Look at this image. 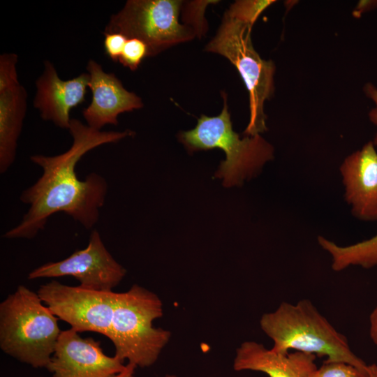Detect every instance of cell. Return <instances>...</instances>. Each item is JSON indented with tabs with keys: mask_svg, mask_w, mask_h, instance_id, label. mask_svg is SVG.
Masks as SVG:
<instances>
[{
	"mask_svg": "<svg viewBox=\"0 0 377 377\" xmlns=\"http://www.w3.org/2000/svg\"><path fill=\"white\" fill-rule=\"evenodd\" d=\"M182 3L179 0H128L111 15L103 33L140 39L149 47V57L154 56L195 36L191 27L179 22Z\"/></svg>",
	"mask_w": 377,
	"mask_h": 377,
	"instance_id": "obj_7",
	"label": "cell"
},
{
	"mask_svg": "<svg viewBox=\"0 0 377 377\" xmlns=\"http://www.w3.org/2000/svg\"><path fill=\"white\" fill-rule=\"evenodd\" d=\"M78 333L71 328L61 332L45 368L52 377H114L125 369L122 360L103 353L99 341Z\"/></svg>",
	"mask_w": 377,
	"mask_h": 377,
	"instance_id": "obj_10",
	"label": "cell"
},
{
	"mask_svg": "<svg viewBox=\"0 0 377 377\" xmlns=\"http://www.w3.org/2000/svg\"><path fill=\"white\" fill-rule=\"evenodd\" d=\"M216 117L202 114L195 127L179 134L180 141L188 151L218 148L226 154L221 162L216 178H223V186H240L246 179L256 177L263 165L274 156L273 146L260 134L240 138L232 129L227 98Z\"/></svg>",
	"mask_w": 377,
	"mask_h": 377,
	"instance_id": "obj_5",
	"label": "cell"
},
{
	"mask_svg": "<svg viewBox=\"0 0 377 377\" xmlns=\"http://www.w3.org/2000/svg\"><path fill=\"white\" fill-rule=\"evenodd\" d=\"M263 332L273 341L271 350H290L327 357L325 362H343L367 369L364 361L353 353L346 337L338 332L307 299L296 304L283 302L260 319Z\"/></svg>",
	"mask_w": 377,
	"mask_h": 377,
	"instance_id": "obj_2",
	"label": "cell"
},
{
	"mask_svg": "<svg viewBox=\"0 0 377 377\" xmlns=\"http://www.w3.org/2000/svg\"><path fill=\"white\" fill-rule=\"evenodd\" d=\"M309 377H369L367 369L343 362H323Z\"/></svg>",
	"mask_w": 377,
	"mask_h": 377,
	"instance_id": "obj_18",
	"label": "cell"
},
{
	"mask_svg": "<svg viewBox=\"0 0 377 377\" xmlns=\"http://www.w3.org/2000/svg\"><path fill=\"white\" fill-rule=\"evenodd\" d=\"M126 274L125 268L112 257L104 245L99 232L94 230L86 248L68 258L47 263L31 271L29 279L71 276L82 288L111 292Z\"/></svg>",
	"mask_w": 377,
	"mask_h": 377,
	"instance_id": "obj_9",
	"label": "cell"
},
{
	"mask_svg": "<svg viewBox=\"0 0 377 377\" xmlns=\"http://www.w3.org/2000/svg\"><path fill=\"white\" fill-rule=\"evenodd\" d=\"M216 1H195L186 3L184 9V18L192 26L195 36H200L206 31L207 24L204 17L206 6L209 3H215Z\"/></svg>",
	"mask_w": 377,
	"mask_h": 377,
	"instance_id": "obj_20",
	"label": "cell"
},
{
	"mask_svg": "<svg viewBox=\"0 0 377 377\" xmlns=\"http://www.w3.org/2000/svg\"><path fill=\"white\" fill-rule=\"evenodd\" d=\"M376 7H377V1H362L355 8V10L353 11V14L356 17H358L360 14H362V13Z\"/></svg>",
	"mask_w": 377,
	"mask_h": 377,
	"instance_id": "obj_24",
	"label": "cell"
},
{
	"mask_svg": "<svg viewBox=\"0 0 377 377\" xmlns=\"http://www.w3.org/2000/svg\"><path fill=\"white\" fill-rule=\"evenodd\" d=\"M163 303L154 293L138 284L116 293L108 339L114 355L140 368L153 365L171 337L169 330L153 326L162 317Z\"/></svg>",
	"mask_w": 377,
	"mask_h": 377,
	"instance_id": "obj_4",
	"label": "cell"
},
{
	"mask_svg": "<svg viewBox=\"0 0 377 377\" xmlns=\"http://www.w3.org/2000/svg\"><path fill=\"white\" fill-rule=\"evenodd\" d=\"M37 293L52 313L71 329L109 338L116 293L71 286L56 280L41 285Z\"/></svg>",
	"mask_w": 377,
	"mask_h": 377,
	"instance_id": "obj_8",
	"label": "cell"
},
{
	"mask_svg": "<svg viewBox=\"0 0 377 377\" xmlns=\"http://www.w3.org/2000/svg\"><path fill=\"white\" fill-rule=\"evenodd\" d=\"M274 0H242L232 4L226 11L230 16L253 27L259 15Z\"/></svg>",
	"mask_w": 377,
	"mask_h": 377,
	"instance_id": "obj_17",
	"label": "cell"
},
{
	"mask_svg": "<svg viewBox=\"0 0 377 377\" xmlns=\"http://www.w3.org/2000/svg\"><path fill=\"white\" fill-rule=\"evenodd\" d=\"M369 335L371 341L377 346V304L369 316Z\"/></svg>",
	"mask_w": 377,
	"mask_h": 377,
	"instance_id": "obj_23",
	"label": "cell"
},
{
	"mask_svg": "<svg viewBox=\"0 0 377 377\" xmlns=\"http://www.w3.org/2000/svg\"><path fill=\"white\" fill-rule=\"evenodd\" d=\"M320 246L332 258V269L340 272L350 266L364 269L377 267V234L355 244L340 246L323 236L317 238Z\"/></svg>",
	"mask_w": 377,
	"mask_h": 377,
	"instance_id": "obj_16",
	"label": "cell"
},
{
	"mask_svg": "<svg viewBox=\"0 0 377 377\" xmlns=\"http://www.w3.org/2000/svg\"><path fill=\"white\" fill-rule=\"evenodd\" d=\"M136 366L131 363H127L125 369L114 377H133Z\"/></svg>",
	"mask_w": 377,
	"mask_h": 377,
	"instance_id": "obj_25",
	"label": "cell"
},
{
	"mask_svg": "<svg viewBox=\"0 0 377 377\" xmlns=\"http://www.w3.org/2000/svg\"><path fill=\"white\" fill-rule=\"evenodd\" d=\"M366 96L374 103V107L369 112V118L371 123L377 126V88L372 83L368 82L364 87ZM373 143L377 149V132L374 138Z\"/></svg>",
	"mask_w": 377,
	"mask_h": 377,
	"instance_id": "obj_22",
	"label": "cell"
},
{
	"mask_svg": "<svg viewBox=\"0 0 377 377\" xmlns=\"http://www.w3.org/2000/svg\"><path fill=\"white\" fill-rule=\"evenodd\" d=\"M316 358L300 351L278 353L262 343L246 341L236 350L233 369L260 371L269 377H309L317 369Z\"/></svg>",
	"mask_w": 377,
	"mask_h": 377,
	"instance_id": "obj_15",
	"label": "cell"
},
{
	"mask_svg": "<svg viewBox=\"0 0 377 377\" xmlns=\"http://www.w3.org/2000/svg\"><path fill=\"white\" fill-rule=\"evenodd\" d=\"M103 46L105 54L114 62L119 61L127 38L119 33L104 34Z\"/></svg>",
	"mask_w": 377,
	"mask_h": 377,
	"instance_id": "obj_21",
	"label": "cell"
},
{
	"mask_svg": "<svg viewBox=\"0 0 377 377\" xmlns=\"http://www.w3.org/2000/svg\"><path fill=\"white\" fill-rule=\"evenodd\" d=\"M149 47L144 41L135 38H128L119 62L131 71H135L142 60L149 57Z\"/></svg>",
	"mask_w": 377,
	"mask_h": 377,
	"instance_id": "obj_19",
	"label": "cell"
},
{
	"mask_svg": "<svg viewBox=\"0 0 377 377\" xmlns=\"http://www.w3.org/2000/svg\"><path fill=\"white\" fill-rule=\"evenodd\" d=\"M68 131L73 138L71 147L65 152L47 156L36 154L30 160L43 169L40 177L20 195L29 206L20 223L7 231V239H32L43 230L54 214L64 212L91 229L98 222L103 206L108 184L103 177L91 172L79 179L75 167L88 151L105 144L115 143L131 137L135 132L101 131L71 119Z\"/></svg>",
	"mask_w": 377,
	"mask_h": 377,
	"instance_id": "obj_1",
	"label": "cell"
},
{
	"mask_svg": "<svg viewBox=\"0 0 377 377\" xmlns=\"http://www.w3.org/2000/svg\"><path fill=\"white\" fill-rule=\"evenodd\" d=\"M87 70L92 97L82 115L91 128L101 130L105 124L117 125L119 114L143 107L140 97L126 90L114 74L105 73L94 60H89Z\"/></svg>",
	"mask_w": 377,
	"mask_h": 377,
	"instance_id": "obj_13",
	"label": "cell"
},
{
	"mask_svg": "<svg viewBox=\"0 0 377 377\" xmlns=\"http://www.w3.org/2000/svg\"><path fill=\"white\" fill-rule=\"evenodd\" d=\"M90 75L83 73L68 80H61L54 66L44 61L42 75L36 81V93L34 106L41 118L51 121L57 126L68 129L71 110L84 101Z\"/></svg>",
	"mask_w": 377,
	"mask_h": 377,
	"instance_id": "obj_14",
	"label": "cell"
},
{
	"mask_svg": "<svg viewBox=\"0 0 377 377\" xmlns=\"http://www.w3.org/2000/svg\"><path fill=\"white\" fill-rule=\"evenodd\" d=\"M15 53L0 56V172L15 161L17 140L27 110V91L17 78Z\"/></svg>",
	"mask_w": 377,
	"mask_h": 377,
	"instance_id": "obj_11",
	"label": "cell"
},
{
	"mask_svg": "<svg viewBox=\"0 0 377 377\" xmlns=\"http://www.w3.org/2000/svg\"><path fill=\"white\" fill-rule=\"evenodd\" d=\"M339 171L352 215L362 221H377V149L373 142L347 156Z\"/></svg>",
	"mask_w": 377,
	"mask_h": 377,
	"instance_id": "obj_12",
	"label": "cell"
},
{
	"mask_svg": "<svg viewBox=\"0 0 377 377\" xmlns=\"http://www.w3.org/2000/svg\"><path fill=\"white\" fill-rule=\"evenodd\" d=\"M369 377H377V364L374 363L368 364L367 367Z\"/></svg>",
	"mask_w": 377,
	"mask_h": 377,
	"instance_id": "obj_26",
	"label": "cell"
},
{
	"mask_svg": "<svg viewBox=\"0 0 377 377\" xmlns=\"http://www.w3.org/2000/svg\"><path fill=\"white\" fill-rule=\"evenodd\" d=\"M164 377H177V376H175V375L167 374V375H165Z\"/></svg>",
	"mask_w": 377,
	"mask_h": 377,
	"instance_id": "obj_27",
	"label": "cell"
},
{
	"mask_svg": "<svg viewBox=\"0 0 377 377\" xmlns=\"http://www.w3.org/2000/svg\"><path fill=\"white\" fill-rule=\"evenodd\" d=\"M252 26L224 14L216 36L206 45L205 50L219 54L235 66L249 95V121L244 131L253 136L266 131L267 116L265 102L274 91L275 65L272 60L262 59L251 41Z\"/></svg>",
	"mask_w": 377,
	"mask_h": 377,
	"instance_id": "obj_6",
	"label": "cell"
},
{
	"mask_svg": "<svg viewBox=\"0 0 377 377\" xmlns=\"http://www.w3.org/2000/svg\"><path fill=\"white\" fill-rule=\"evenodd\" d=\"M38 293L20 285L0 304V348L33 368H46L61 330Z\"/></svg>",
	"mask_w": 377,
	"mask_h": 377,
	"instance_id": "obj_3",
	"label": "cell"
}]
</instances>
